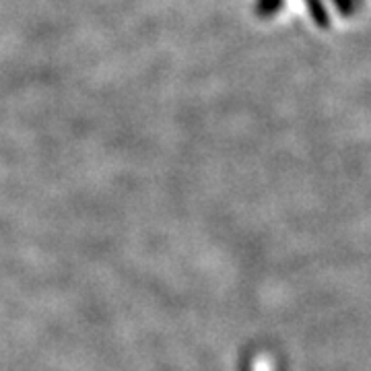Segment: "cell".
<instances>
[{
    "label": "cell",
    "instance_id": "cell-1",
    "mask_svg": "<svg viewBox=\"0 0 371 371\" xmlns=\"http://www.w3.org/2000/svg\"><path fill=\"white\" fill-rule=\"evenodd\" d=\"M306 4L309 15H311V19H314V23H316L318 27L326 29L328 25H330V15H328L324 2H322V0H306Z\"/></svg>",
    "mask_w": 371,
    "mask_h": 371
},
{
    "label": "cell",
    "instance_id": "cell-2",
    "mask_svg": "<svg viewBox=\"0 0 371 371\" xmlns=\"http://www.w3.org/2000/svg\"><path fill=\"white\" fill-rule=\"evenodd\" d=\"M281 6H283V0H258L256 11H258L260 17H270V15H275Z\"/></svg>",
    "mask_w": 371,
    "mask_h": 371
},
{
    "label": "cell",
    "instance_id": "cell-3",
    "mask_svg": "<svg viewBox=\"0 0 371 371\" xmlns=\"http://www.w3.org/2000/svg\"><path fill=\"white\" fill-rule=\"evenodd\" d=\"M334 4H336V9H338V13L343 15V17H349L355 13V0H332Z\"/></svg>",
    "mask_w": 371,
    "mask_h": 371
}]
</instances>
